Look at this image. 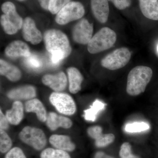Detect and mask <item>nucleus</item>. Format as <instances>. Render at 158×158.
<instances>
[{
    "mask_svg": "<svg viewBox=\"0 0 158 158\" xmlns=\"http://www.w3.org/2000/svg\"><path fill=\"white\" fill-rule=\"evenodd\" d=\"M67 81V77L63 72L55 75L46 74L42 78L44 85L48 86L56 92H60L65 90Z\"/></svg>",
    "mask_w": 158,
    "mask_h": 158,
    "instance_id": "nucleus-11",
    "label": "nucleus"
},
{
    "mask_svg": "<svg viewBox=\"0 0 158 158\" xmlns=\"http://www.w3.org/2000/svg\"><path fill=\"white\" fill-rule=\"evenodd\" d=\"M20 140L27 145L37 151L45 148L47 143L44 132L38 128L26 126L19 134Z\"/></svg>",
    "mask_w": 158,
    "mask_h": 158,
    "instance_id": "nucleus-5",
    "label": "nucleus"
},
{
    "mask_svg": "<svg viewBox=\"0 0 158 158\" xmlns=\"http://www.w3.org/2000/svg\"><path fill=\"white\" fill-rule=\"evenodd\" d=\"M44 39L46 48L51 54L53 65H58L71 52L68 37L62 31L55 29L48 30L44 34Z\"/></svg>",
    "mask_w": 158,
    "mask_h": 158,
    "instance_id": "nucleus-1",
    "label": "nucleus"
},
{
    "mask_svg": "<svg viewBox=\"0 0 158 158\" xmlns=\"http://www.w3.org/2000/svg\"><path fill=\"white\" fill-rule=\"evenodd\" d=\"M0 73L1 75L6 77L12 82L19 81L22 77L19 69L2 59L0 60Z\"/></svg>",
    "mask_w": 158,
    "mask_h": 158,
    "instance_id": "nucleus-21",
    "label": "nucleus"
},
{
    "mask_svg": "<svg viewBox=\"0 0 158 158\" xmlns=\"http://www.w3.org/2000/svg\"><path fill=\"white\" fill-rule=\"evenodd\" d=\"M49 142L55 148L67 152H73L76 149L75 144L72 141L70 137L65 135H52Z\"/></svg>",
    "mask_w": 158,
    "mask_h": 158,
    "instance_id": "nucleus-16",
    "label": "nucleus"
},
{
    "mask_svg": "<svg viewBox=\"0 0 158 158\" xmlns=\"http://www.w3.org/2000/svg\"><path fill=\"white\" fill-rule=\"evenodd\" d=\"M106 106L104 103L97 99L90 108L84 111V117L87 121L94 122L96 120L98 114L102 110H103Z\"/></svg>",
    "mask_w": 158,
    "mask_h": 158,
    "instance_id": "nucleus-22",
    "label": "nucleus"
},
{
    "mask_svg": "<svg viewBox=\"0 0 158 158\" xmlns=\"http://www.w3.org/2000/svg\"><path fill=\"white\" fill-rule=\"evenodd\" d=\"M93 26L86 19H82L77 23L73 30L74 40L82 44H88L92 37Z\"/></svg>",
    "mask_w": 158,
    "mask_h": 158,
    "instance_id": "nucleus-9",
    "label": "nucleus"
},
{
    "mask_svg": "<svg viewBox=\"0 0 158 158\" xmlns=\"http://www.w3.org/2000/svg\"><path fill=\"white\" fill-rule=\"evenodd\" d=\"M148 123L144 122H137L128 123L126 125L125 130L129 133H138L149 129Z\"/></svg>",
    "mask_w": 158,
    "mask_h": 158,
    "instance_id": "nucleus-25",
    "label": "nucleus"
},
{
    "mask_svg": "<svg viewBox=\"0 0 158 158\" xmlns=\"http://www.w3.org/2000/svg\"><path fill=\"white\" fill-rule=\"evenodd\" d=\"M46 125L51 131H54L59 128L69 129L72 127L73 122L70 118L65 116H60L54 112L48 114Z\"/></svg>",
    "mask_w": 158,
    "mask_h": 158,
    "instance_id": "nucleus-15",
    "label": "nucleus"
},
{
    "mask_svg": "<svg viewBox=\"0 0 158 158\" xmlns=\"http://www.w3.org/2000/svg\"><path fill=\"white\" fill-rule=\"evenodd\" d=\"M4 158H27L23 150L19 147L12 148L6 153Z\"/></svg>",
    "mask_w": 158,
    "mask_h": 158,
    "instance_id": "nucleus-30",
    "label": "nucleus"
},
{
    "mask_svg": "<svg viewBox=\"0 0 158 158\" xmlns=\"http://www.w3.org/2000/svg\"><path fill=\"white\" fill-rule=\"evenodd\" d=\"M141 12L145 17L158 21V0H138Z\"/></svg>",
    "mask_w": 158,
    "mask_h": 158,
    "instance_id": "nucleus-19",
    "label": "nucleus"
},
{
    "mask_svg": "<svg viewBox=\"0 0 158 158\" xmlns=\"http://www.w3.org/2000/svg\"><path fill=\"white\" fill-rule=\"evenodd\" d=\"M24 63L27 67L34 70L40 69L43 65L41 59L34 54H31V56L25 58Z\"/></svg>",
    "mask_w": 158,
    "mask_h": 158,
    "instance_id": "nucleus-26",
    "label": "nucleus"
},
{
    "mask_svg": "<svg viewBox=\"0 0 158 158\" xmlns=\"http://www.w3.org/2000/svg\"><path fill=\"white\" fill-rule=\"evenodd\" d=\"M12 141L6 131L0 130V151L6 153L12 148Z\"/></svg>",
    "mask_w": 158,
    "mask_h": 158,
    "instance_id": "nucleus-24",
    "label": "nucleus"
},
{
    "mask_svg": "<svg viewBox=\"0 0 158 158\" xmlns=\"http://www.w3.org/2000/svg\"><path fill=\"white\" fill-rule=\"evenodd\" d=\"M18 1H25V0H18Z\"/></svg>",
    "mask_w": 158,
    "mask_h": 158,
    "instance_id": "nucleus-37",
    "label": "nucleus"
},
{
    "mask_svg": "<svg viewBox=\"0 0 158 158\" xmlns=\"http://www.w3.org/2000/svg\"><path fill=\"white\" fill-rule=\"evenodd\" d=\"M102 128L99 126H94L89 127L87 130V133L90 138L96 140L102 135Z\"/></svg>",
    "mask_w": 158,
    "mask_h": 158,
    "instance_id": "nucleus-31",
    "label": "nucleus"
},
{
    "mask_svg": "<svg viewBox=\"0 0 158 158\" xmlns=\"http://www.w3.org/2000/svg\"><path fill=\"white\" fill-rule=\"evenodd\" d=\"M85 14V8L81 3L70 2L57 13L55 20L57 23L63 25L80 19Z\"/></svg>",
    "mask_w": 158,
    "mask_h": 158,
    "instance_id": "nucleus-7",
    "label": "nucleus"
},
{
    "mask_svg": "<svg viewBox=\"0 0 158 158\" xmlns=\"http://www.w3.org/2000/svg\"><path fill=\"white\" fill-rule=\"evenodd\" d=\"M69 91L76 94L81 89V84L84 77L80 71L76 68L71 67L67 70Z\"/></svg>",
    "mask_w": 158,
    "mask_h": 158,
    "instance_id": "nucleus-18",
    "label": "nucleus"
},
{
    "mask_svg": "<svg viewBox=\"0 0 158 158\" xmlns=\"http://www.w3.org/2000/svg\"><path fill=\"white\" fill-rule=\"evenodd\" d=\"M1 16V23L6 34L12 35L22 28L23 20L16 11L15 6L11 2L3 3Z\"/></svg>",
    "mask_w": 158,
    "mask_h": 158,
    "instance_id": "nucleus-4",
    "label": "nucleus"
},
{
    "mask_svg": "<svg viewBox=\"0 0 158 158\" xmlns=\"http://www.w3.org/2000/svg\"><path fill=\"white\" fill-rule=\"evenodd\" d=\"M38 1L43 9L46 10H48L50 0H38Z\"/></svg>",
    "mask_w": 158,
    "mask_h": 158,
    "instance_id": "nucleus-35",
    "label": "nucleus"
},
{
    "mask_svg": "<svg viewBox=\"0 0 158 158\" xmlns=\"http://www.w3.org/2000/svg\"><path fill=\"white\" fill-rule=\"evenodd\" d=\"M90 5L96 19L102 23L106 22L110 13L108 0H90Z\"/></svg>",
    "mask_w": 158,
    "mask_h": 158,
    "instance_id": "nucleus-12",
    "label": "nucleus"
},
{
    "mask_svg": "<svg viewBox=\"0 0 158 158\" xmlns=\"http://www.w3.org/2000/svg\"><path fill=\"white\" fill-rule=\"evenodd\" d=\"M25 111L27 113H35L38 120L45 122L47 118V113L42 102L37 98L29 100L25 103Z\"/></svg>",
    "mask_w": 158,
    "mask_h": 158,
    "instance_id": "nucleus-17",
    "label": "nucleus"
},
{
    "mask_svg": "<svg viewBox=\"0 0 158 158\" xmlns=\"http://www.w3.org/2000/svg\"><path fill=\"white\" fill-rule=\"evenodd\" d=\"M6 116L10 124L13 125L19 124L24 116V107L22 103L19 101H15L11 109L6 111Z\"/></svg>",
    "mask_w": 158,
    "mask_h": 158,
    "instance_id": "nucleus-20",
    "label": "nucleus"
},
{
    "mask_svg": "<svg viewBox=\"0 0 158 158\" xmlns=\"http://www.w3.org/2000/svg\"><path fill=\"white\" fill-rule=\"evenodd\" d=\"M120 158H140L132 153L131 146L128 142H124L122 144L119 150Z\"/></svg>",
    "mask_w": 158,
    "mask_h": 158,
    "instance_id": "nucleus-29",
    "label": "nucleus"
},
{
    "mask_svg": "<svg viewBox=\"0 0 158 158\" xmlns=\"http://www.w3.org/2000/svg\"><path fill=\"white\" fill-rule=\"evenodd\" d=\"M117 39L116 32L107 27L94 34L88 43V50L90 54L98 53L109 49L115 44Z\"/></svg>",
    "mask_w": 158,
    "mask_h": 158,
    "instance_id": "nucleus-3",
    "label": "nucleus"
},
{
    "mask_svg": "<svg viewBox=\"0 0 158 158\" xmlns=\"http://www.w3.org/2000/svg\"><path fill=\"white\" fill-rule=\"evenodd\" d=\"M70 0H50L48 10L52 14H57Z\"/></svg>",
    "mask_w": 158,
    "mask_h": 158,
    "instance_id": "nucleus-28",
    "label": "nucleus"
},
{
    "mask_svg": "<svg viewBox=\"0 0 158 158\" xmlns=\"http://www.w3.org/2000/svg\"><path fill=\"white\" fill-rule=\"evenodd\" d=\"M94 158H114L113 156L106 154L103 152H98L95 153Z\"/></svg>",
    "mask_w": 158,
    "mask_h": 158,
    "instance_id": "nucleus-34",
    "label": "nucleus"
},
{
    "mask_svg": "<svg viewBox=\"0 0 158 158\" xmlns=\"http://www.w3.org/2000/svg\"><path fill=\"white\" fill-rule=\"evenodd\" d=\"M119 10H124L129 7L131 4V0H108Z\"/></svg>",
    "mask_w": 158,
    "mask_h": 158,
    "instance_id": "nucleus-32",
    "label": "nucleus"
},
{
    "mask_svg": "<svg viewBox=\"0 0 158 158\" xmlns=\"http://www.w3.org/2000/svg\"><path fill=\"white\" fill-rule=\"evenodd\" d=\"M156 52L158 55V43L157 44L156 46Z\"/></svg>",
    "mask_w": 158,
    "mask_h": 158,
    "instance_id": "nucleus-36",
    "label": "nucleus"
},
{
    "mask_svg": "<svg viewBox=\"0 0 158 158\" xmlns=\"http://www.w3.org/2000/svg\"><path fill=\"white\" fill-rule=\"evenodd\" d=\"M9 122L6 115L3 113L2 110H0V128L1 130L6 131L9 128Z\"/></svg>",
    "mask_w": 158,
    "mask_h": 158,
    "instance_id": "nucleus-33",
    "label": "nucleus"
},
{
    "mask_svg": "<svg viewBox=\"0 0 158 158\" xmlns=\"http://www.w3.org/2000/svg\"><path fill=\"white\" fill-rule=\"evenodd\" d=\"M5 53L8 56L11 58H26L31 54L27 44L21 40H15L11 43L6 48Z\"/></svg>",
    "mask_w": 158,
    "mask_h": 158,
    "instance_id": "nucleus-14",
    "label": "nucleus"
},
{
    "mask_svg": "<svg viewBox=\"0 0 158 158\" xmlns=\"http://www.w3.org/2000/svg\"><path fill=\"white\" fill-rule=\"evenodd\" d=\"M49 101L56 110L63 115L71 116L76 112L75 102L73 98L67 94L53 92L49 97Z\"/></svg>",
    "mask_w": 158,
    "mask_h": 158,
    "instance_id": "nucleus-8",
    "label": "nucleus"
},
{
    "mask_svg": "<svg viewBox=\"0 0 158 158\" xmlns=\"http://www.w3.org/2000/svg\"><path fill=\"white\" fill-rule=\"evenodd\" d=\"M7 95L10 99L15 101L29 100L36 96V90L34 86L24 85L11 89Z\"/></svg>",
    "mask_w": 158,
    "mask_h": 158,
    "instance_id": "nucleus-13",
    "label": "nucleus"
},
{
    "mask_svg": "<svg viewBox=\"0 0 158 158\" xmlns=\"http://www.w3.org/2000/svg\"><path fill=\"white\" fill-rule=\"evenodd\" d=\"M22 33L24 39L32 44H38L42 40L41 32L37 29L35 22L31 18L27 17L24 20Z\"/></svg>",
    "mask_w": 158,
    "mask_h": 158,
    "instance_id": "nucleus-10",
    "label": "nucleus"
},
{
    "mask_svg": "<svg viewBox=\"0 0 158 158\" xmlns=\"http://www.w3.org/2000/svg\"><path fill=\"white\" fill-rule=\"evenodd\" d=\"M115 139V136L113 134H102L95 140V144L97 147H106L113 143Z\"/></svg>",
    "mask_w": 158,
    "mask_h": 158,
    "instance_id": "nucleus-27",
    "label": "nucleus"
},
{
    "mask_svg": "<svg viewBox=\"0 0 158 158\" xmlns=\"http://www.w3.org/2000/svg\"><path fill=\"white\" fill-rule=\"evenodd\" d=\"M40 158H71L67 152L57 148H45L41 152Z\"/></svg>",
    "mask_w": 158,
    "mask_h": 158,
    "instance_id": "nucleus-23",
    "label": "nucleus"
},
{
    "mask_svg": "<svg viewBox=\"0 0 158 158\" xmlns=\"http://www.w3.org/2000/svg\"><path fill=\"white\" fill-rule=\"evenodd\" d=\"M131 54L127 48L116 49L102 59L101 64L103 67L111 70L123 68L129 62Z\"/></svg>",
    "mask_w": 158,
    "mask_h": 158,
    "instance_id": "nucleus-6",
    "label": "nucleus"
},
{
    "mask_svg": "<svg viewBox=\"0 0 158 158\" xmlns=\"http://www.w3.org/2000/svg\"><path fill=\"white\" fill-rule=\"evenodd\" d=\"M151 68L146 66H136L128 75L127 92L130 96H138L143 93L152 78Z\"/></svg>",
    "mask_w": 158,
    "mask_h": 158,
    "instance_id": "nucleus-2",
    "label": "nucleus"
}]
</instances>
